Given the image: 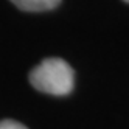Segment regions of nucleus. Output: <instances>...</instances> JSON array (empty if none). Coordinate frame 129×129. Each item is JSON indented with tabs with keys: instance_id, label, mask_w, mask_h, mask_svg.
Wrapping results in <instances>:
<instances>
[{
	"instance_id": "nucleus-4",
	"label": "nucleus",
	"mask_w": 129,
	"mask_h": 129,
	"mask_svg": "<svg viewBox=\"0 0 129 129\" xmlns=\"http://www.w3.org/2000/svg\"><path fill=\"white\" fill-rule=\"evenodd\" d=\"M124 2H127V3H129V0H124Z\"/></svg>"
},
{
	"instance_id": "nucleus-3",
	"label": "nucleus",
	"mask_w": 129,
	"mask_h": 129,
	"mask_svg": "<svg viewBox=\"0 0 129 129\" xmlns=\"http://www.w3.org/2000/svg\"><path fill=\"white\" fill-rule=\"evenodd\" d=\"M0 129H28V127L19 121H14V120H3V121H0Z\"/></svg>"
},
{
	"instance_id": "nucleus-1",
	"label": "nucleus",
	"mask_w": 129,
	"mask_h": 129,
	"mask_svg": "<svg viewBox=\"0 0 129 129\" xmlns=\"http://www.w3.org/2000/svg\"><path fill=\"white\" fill-rule=\"evenodd\" d=\"M30 82L39 92L50 95H69L75 87V72L61 58L44 59L30 73Z\"/></svg>"
},
{
	"instance_id": "nucleus-2",
	"label": "nucleus",
	"mask_w": 129,
	"mask_h": 129,
	"mask_svg": "<svg viewBox=\"0 0 129 129\" xmlns=\"http://www.w3.org/2000/svg\"><path fill=\"white\" fill-rule=\"evenodd\" d=\"M11 2L22 11L39 13L56 8L61 3V0H11Z\"/></svg>"
}]
</instances>
